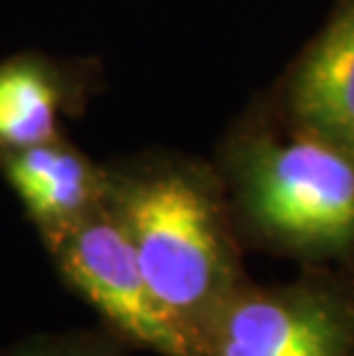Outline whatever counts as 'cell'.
Returning a JSON list of instances; mask_svg holds the SVG:
<instances>
[{
	"label": "cell",
	"instance_id": "6da1fadb",
	"mask_svg": "<svg viewBox=\"0 0 354 356\" xmlns=\"http://www.w3.org/2000/svg\"><path fill=\"white\" fill-rule=\"evenodd\" d=\"M106 207L127 234L154 299L195 338L246 280L223 181L186 161L106 168Z\"/></svg>",
	"mask_w": 354,
	"mask_h": 356
},
{
	"label": "cell",
	"instance_id": "7a4b0ae2",
	"mask_svg": "<svg viewBox=\"0 0 354 356\" xmlns=\"http://www.w3.org/2000/svg\"><path fill=\"white\" fill-rule=\"evenodd\" d=\"M239 237L311 267L354 271V156L318 134L246 136L228 154Z\"/></svg>",
	"mask_w": 354,
	"mask_h": 356
},
{
	"label": "cell",
	"instance_id": "3957f363",
	"mask_svg": "<svg viewBox=\"0 0 354 356\" xmlns=\"http://www.w3.org/2000/svg\"><path fill=\"white\" fill-rule=\"evenodd\" d=\"M195 356H354V271L311 267L285 285L246 278L200 329Z\"/></svg>",
	"mask_w": 354,
	"mask_h": 356
},
{
	"label": "cell",
	"instance_id": "277c9868",
	"mask_svg": "<svg viewBox=\"0 0 354 356\" xmlns=\"http://www.w3.org/2000/svg\"><path fill=\"white\" fill-rule=\"evenodd\" d=\"M44 246L65 285L127 350L195 356L191 340L154 299L129 239L104 202Z\"/></svg>",
	"mask_w": 354,
	"mask_h": 356
},
{
	"label": "cell",
	"instance_id": "5b68a950",
	"mask_svg": "<svg viewBox=\"0 0 354 356\" xmlns=\"http://www.w3.org/2000/svg\"><path fill=\"white\" fill-rule=\"evenodd\" d=\"M0 170L42 241L56 237L104 202L106 168L65 138L0 156Z\"/></svg>",
	"mask_w": 354,
	"mask_h": 356
},
{
	"label": "cell",
	"instance_id": "8992f818",
	"mask_svg": "<svg viewBox=\"0 0 354 356\" xmlns=\"http://www.w3.org/2000/svg\"><path fill=\"white\" fill-rule=\"evenodd\" d=\"M288 106L299 129L354 156V0H343L299 60L288 88Z\"/></svg>",
	"mask_w": 354,
	"mask_h": 356
},
{
	"label": "cell",
	"instance_id": "52a82bcc",
	"mask_svg": "<svg viewBox=\"0 0 354 356\" xmlns=\"http://www.w3.org/2000/svg\"><path fill=\"white\" fill-rule=\"evenodd\" d=\"M70 72L42 56L0 63V156L63 138V118L77 108Z\"/></svg>",
	"mask_w": 354,
	"mask_h": 356
},
{
	"label": "cell",
	"instance_id": "ba28073f",
	"mask_svg": "<svg viewBox=\"0 0 354 356\" xmlns=\"http://www.w3.org/2000/svg\"><path fill=\"white\" fill-rule=\"evenodd\" d=\"M127 347L108 331L37 333L0 347V356H127Z\"/></svg>",
	"mask_w": 354,
	"mask_h": 356
}]
</instances>
